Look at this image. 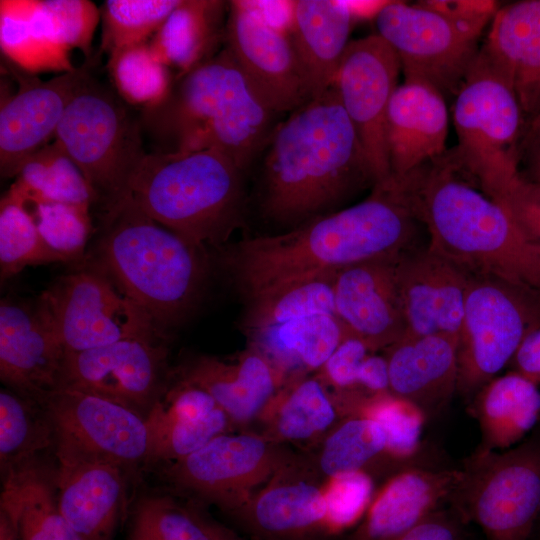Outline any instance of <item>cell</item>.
Returning <instances> with one entry per match:
<instances>
[{"label": "cell", "mask_w": 540, "mask_h": 540, "mask_svg": "<svg viewBox=\"0 0 540 540\" xmlns=\"http://www.w3.org/2000/svg\"><path fill=\"white\" fill-rule=\"evenodd\" d=\"M419 224L391 179L357 204L284 233L226 247L220 260L247 299L291 281L400 254L418 245Z\"/></svg>", "instance_id": "cell-1"}, {"label": "cell", "mask_w": 540, "mask_h": 540, "mask_svg": "<svg viewBox=\"0 0 540 540\" xmlns=\"http://www.w3.org/2000/svg\"><path fill=\"white\" fill-rule=\"evenodd\" d=\"M262 154L260 211L279 225L297 227L376 185L332 87L278 122Z\"/></svg>", "instance_id": "cell-2"}, {"label": "cell", "mask_w": 540, "mask_h": 540, "mask_svg": "<svg viewBox=\"0 0 540 540\" xmlns=\"http://www.w3.org/2000/svg\"><path fill=\"white\" fill-rule=\"evenodd\" d=\"M393 180L435 251L473 275L540 291V243L476 187L452 150Z\"/></svg>", "instance_id": "cell-3"}, {"label": "cell", "mask_w": 540, "mask_h": 540, "mask_svg": "<svg viewBox=\"0 0 540 540\" xmlns=\"http://www.w3.org/2000/svg\"><path fill=\"white\" fill-rule=\"evenodd\" d=\"M225 47L172 82L166 96L142 109L143 137L159 153L217 150L244 173L277 125Z\"/></svg>", "instance_id": "cell-4"}, {"label": "cell", "mask_w": 540, "mask_h": 540, "mask_svg": "<svg viewBox=\"0 0 540 540\" xmlns=\"http://www.w3.org/2000/svg\"><path fill=\"white\" fill-rule=\"evenodd\" d=\"M100 268L165 337L195 311L210 263L203 248L164 227L126 194L103 209Z\"/></svg>", "instance_id": "cell-5"}, {"label": "cell", "mask_w": 540, "mask_h": 540, "mask_svg": "<svg viewBox=\"0 0 540 540\" xmlns=\"http://www.w3.org/2000/svg\"><path fill=\"white\" fill-rule=\"evenodd\" d=\"M244 172L217 150L149 152L128 195L150 218L203 247L220 249L242 221Z\"/></svg>", "instance_id": "cell-6"}, {"label": "cell", "mask_w": 540, "mask_h": 540, "mask_svg": "<svg viewBox=\"0 0 540 540\" xmlns=\"http://www.w3.org/2000/svg\"><path fill=\"white\" fill-rule=\"evenodd\" d=\"M55 139L80 169L105 209L128 193L147 154L139 117L124 100L82 69Z\"/></svg>", "instance_id": "cell-7"}, {"label": "cell", "mask_w": 540, "mask_h": 540, "mask_svg": "<svg viewBox=\"0 0 540 540\" xmlns=\"http://www.w3.org/2000/svg\"><path fill=\"white\" fill-rule=\"evenodd\" d=\"M452 152L482 191L496 200L516 178L523 110L512 88L475 58L456 93Z\"/></svg>", "instance_id": "cell-8"}, {"label": "cell", "mask_w": 540, "mask_h": 540, "mask_svg": "<svg viewBox=\"0 0 540 540\" xmlns=\"http://www.w3.org/2000/svg\"><path fill=\"white\" fill-rule=\"evenodd\" d=\"M539 326V290L472 274L458 338L457 393L472 399L510 364L526 335Z\"/></svg>", "instance_id": "cell-9"}, {"label": "cell", "mask_w": 540, "mask_h": 540, "mask_svg": "<svg viewBox=\"0 0 540 540\" xmlns=\"http://www.w3.org/2000/svg\"><path fill=\"white\" fill-rule=\"evenodd\" d=\"M452 507L487 540H530L540 515V442L466 459Z\"/></svg>", "instance_id": "cell-10"}, {"label": "cell", "mask_w": 540, "mask_h": 540, "mask_svg": "<svg viewBox=\"0 0 540 540\" xmlns=\"http://www.w3.org/2000/svg\"><path fill=\"white\" fill-rule=\"evenodd\" d=\"M49 420L58 464L97 462L123 470L146 466L150 433L137 412L102 397L65 388L40 401Z\"/></svg>", "instance_id": "cell-11"}, {"label": "cell", "mask_w": 540, "mask_h": 540, "mask_svg": "<svg viewBox=\"0 0 540 540\" xmlns=\"http://www.w3.org/2000/svg\"><path fill=\"white\" fill-rule=\"evenodd\" d=\"M40 297L65 353L130 338L165 340L149 316L101 268L61 276Z\"/></svg>", "instance_id": "cell-12"}, {"label": "cell", "mask_w": 540, "mask_h": 540, "mask_svg": "<svg viewBox=\"0 0 540 540\" xmlns=\"http://www.w3.org/2000/svg\"><path fill=\"white\" fill-rule=\"evenodd\" d=\"M375 22L405 79L425 81L444 96L456 95L477 57V38L417 3L389 1Z\"/></svg>", "instance_id": "cell-13"}, {"label": "cell", "mask_w": 540, "mask_h": 540, "mask_svg": "<svg viewBox=\"0 0 540 540\" xmlns=\"http://www.w3.org/2000/svg\"><path fill=\"white\" fill-rule=\"evenodd\" d=\"M169 377L164 341L130 338L65 353L56 388L102 397L146 419L166 391Z\"/></svg>", "instance_id": "cell-14"}, {"label": "cell", "mask_w": 540, "mask_h": 540, "mask_svg": "<svg viewBox=\"0 0 540 540\" xmlns=\"http://www.w3.org/2000/svg\"><path fill=\"white\" fill-rule=\"evenodd\" d=\"M290 465L277 443L254 433L216 436L190 455L167 463L166 478L178 488L237 511Z\"/></svg>", "instance_id": "cell-15"}, {"label": "cell", "mask_w": 540, "mask_h": 540, "mask_svg": "<svg viewBox=\"0 0 540 540\" xmlns=\"http://www.w3.org/2000/svg\"><path fill=\"white\" fill-rule=\"evenodd\" d=\"M400 71L396 53L376 33L349 42L331 86L355 128L376 185L392 178L387 114Z\"/></svg>", "instance_id": "cell-16"}, {"label": "cell", "mask_w": 540, "mask_h": 540, "mask_svg": "<svg viewBox=\"0 0 540 540\" xmlns=\"http://www.w3.org/2000/svg\"><path fill=\"white\" fill-rule=\"evenodd\" d=\"M226 48L259 101L276 115L312 99L288 33L268 24L245 1L229 2Z\"/></svg>", "instance_id": "cell-17"}, {"label": "cell", "mask_w": 540, "mask_h": 540, "mask_svg": "<svg viewBox=\"0 0 540 540\" xmlns=\"http://www.w3.org/2000/svg\"><path fill=\"white\" fill-rule=\"evenodd\" d=\"M64 355L40 295L1 300L0 378L8 389L39 404L57 387Z\"/></svg>", "instance_id": "cell-18"}, {"label": "cell", "mask_w": 540, "mask_h": 540, "mask_svg": "<svg viewBox=\"0 0 540 540\" xmlns=\"http://www.w3.org/2000/svg\"><path fill=\"white\" fill-rule=\"evenodd\" d=\"M472 274L429 246H414L397 260L406 336L459 337Z\"/></svg>", "instance_id": "cell-19"}, {"label": "cell", "mask_w": 540, "mask_h": 540, "mask_svg": "<svg viewBox=\"0 0 540 540\" xmlns=\"http://www.w3.org/2000/svg\"><path fill=\"white\" fill-rule=\"evenodd\" d=\"M400 254L345 267L335 276V315L347 334L373 353L387 349L406 332L397 277Z\"/></svg>", "instance_id": "cell-20"}, {"label": "cell", "mask_w": 540, "mask_h": 540, "mask_svg": "<svg viewBox=\"0 0 540 540\" xmlns=\"http://www.w3.org/2000/svg\"><path fill=\"white\" fill-rule=\"evenodd\" d=\"M82 69L48 81L23 79L0 109V173L16 177L24 163L55 136Z\"/></svg>", "instance_id": "cell-21"}, {"label": "cell", "mask_w": 540, "mask_h": 540, "mask_svg": "<svg viewBox=\"0 0 540 540\" xmlns=\"http://www.w3.org/2000/svg\"><path fill=\"white\" fill-rule=\"evenodd\" d=\"M458 336L404 335L385 349L389 392L424 415L444 410L457 393Z\"/></svg>", "instance_id": "cell-22"}, {"label": "cell", "mask_w": 540, "mask_h": 540, "mask_svg": "<svg viewBox=\"0 0 540 540\" xmlns=\"http://www.w3.org/2000/svg\"><path fill=\"white\" fill-rule=\"evenodd\" d=\"M476 59L512 88L532 116L540 107V0L501 6Z\"/></svg>", "instance_id": "cell-23"}, {"label": "cell", "mask_w": 540, "mask_h": 540, "mask_svg": "<svg viewBox=\"0 0 540 540\" xmlns=\"http://www.w3.org/2000/svg\"><path fill=\"white\" fill-rule=\"evenodd\" d=\"M448 124L445 96L436 87L416 79L398 85L387 114L392 178L404 177L444 154Z\"/></svg>", "instance_id": "cell-24"}, {"label": "cell", "mask_w": 540, "mask_h": 540, "mask_svg": "<svg viewBox=\"0 0 540 540\" xmlns=\"http://www.w3.org/2000/svg\"><path fill=\"white\" fill-rule=\"evenodd\" d=\"M461 475V469L411 468L397 473L372 498L363 518L343 540L397 538L450 502Z\"/></svg>", "instance_id": "cell-25"}, {"label": "cell", "mask_w": 540, "mask_h": 540, "mask_svg": "<svg viewBox=\"0 0 540 540\" xmlns=\"http://www.w3.org/2000/svg\"><path fill=\"white\" fill-rule=\"evenodd\" d=\"M178 377L209 393L232 424H246L260 418L287 380L252 347L230 361L196 356L180 368Z\"/></svg>", "instance_id": "cell-26"}, {"label": "cell", "mask_w": 540, "mask_h": 540, "mask_svg": "<svg viewBox=\"0 0 540 540\" xmlns=\"http://www.w3.org/2000/svg\"><path fill=\"white\" fill-rule=\"evenodd\" d=\"M288 472L289 465L236 511L242 522L262 540L332 535L323 486Z\"/></svg>", "instance_id": "cell-27"}, {"label": "cell", "mask_w": 540, "mask_h": 540, "mask_svg": "<svg viewBox=\"0 0 540 540\" xmlns=\"http://www.w3.org/2000/svg\"><path fill=\"white\" fill-rule=\"evenodd\" d=\"M150 454L146 466L171 463L200 449L232 422L205 390L178 379L149 412Z\"/></svg>", "instance_id": "cell-28"}, {"label": "cell", "mask_w": 540, "mask_h": 540, "mask_svg": "<svg viewBox=\"0 0 540 540\" xmlns=\"http://www.w3.org/2000/svg\"><path fill=\"white\" fill-rule=\"evenodd\" d=\"M59 509L82 540H112L125 500V470L106 463L58 464Z\"/></svg>", "instance_id": "cell-29"}, {"label": "cell", "mask_w": 540, "mask_h": 540, "mask_svg": "<svg viewBox=\"0 0 540 540\" xmlns=\"http://www.w3.org/2000/svg\"><path fill=\"white\" fill-rule=\"evenodd\" d=\"M354 20L345 1L297 0L289 36L312 99L334 81Z\"/></svg>", "instance_id": "cell-30"}, {"label": "cell", "mask_w": 540, "mask_h": 540, "mask_svg": "<svg viewBox=\"0 0 540 540\" xmlns=\"http://www.w3.org/2000/svg\"><path fill=\"white\" fill-rule=\"evenodd\" d=\"M469 409L481 433L478 449H510L520 444L540 419L539 385L511 370L479 389Z\"/></svg>", "instance_id": "cell-31"}, {"label": "cell", "mask_w": 540, "mask_h": 540, "mask_svg": "<svg viewBox=\"0 0 540 540\" xmlns=\"http://www.w3.org/2000/svg\"><path fill=\"white\" fill-rule=\"evenodd\" d=\"M0 44L3 54L28 72L76 69L43 0L0 1Z\"/></svg>", "instance_id": "cell-32"}, {"label": "cell", "mask_w": 540, "mask_h": 540, "mask_svg": "<svg viewBox=\"0 0 540 540\" xmlns=\"http://www.w3.org/2000/svg\"><path fill=\"white\" fill-rule=\"evenodd\" d=\"M251 347L287 379L318 371L348 335L334 314H320L248 334Z\"/></svg>", "instance_id": "cell-33"}, {"label": "cell", "mask_w": 540, "mask_h": 540, "mask_svg": "<svg viewBox=\"0 0 540 540\" xmlns=\"http://www.w3.org/2000/svg\"><path fill=\"white\" fill-rule=\"evenodd\" d=\"M2 481L0 515L13 526L17 540H82L59 509L54 474L33 464Z\"/></svg>", "instance_id": "cell-34"}, {"label": "cell", "mask_w": 540, "mask_h": 540, "mask_svg": "<svg viewBox=\"0 0 540 540\" xmlns=\"http://www.w3.org/2000/svg\"><path fill=\"white\" fill-rule=\"evenodd\" d=\"M332 394L317 376L288 378L260 419L268 439L297 442L315 439L331 428L338 414Z\"/></svg>", "instance_id": "cell-35"}, {"label": "cell", "mask_w": 540, "mask_h": 540, "mask_svg": "<svg viewBox=\"0 0 540 540\" xmlns=\"http://www.w3.org/2000/svg\"><path fill=\"white\" fill-rule=\"evenodd\" d=\"M224 2L182 0L149 42L159 59L180 74L214 56Z\"/></svg>", "instance_id": "cell-36"}, {"label": "cell", "mask_w": 540, "mask_h": 540, "mask_svg": "<svg viewBox=\"0 0 540 540\" xmlns=\"http://www.w3.org/2000/svg\"><path fill=\"white\" fill-rule=\"evenodd\" d=\"M7 193L24 205L58 202L90 208L97 203L84 175L56 139L24 163Z\"/></svg>", "instance_id": "cell-37"}, {"label": "cell", "mask_w": 540, "mask_h": 540, "mask_svg": "<svg viewBox=\"0 0 540 540\" xmlns=\"http://www.w3.org/2000/svg\"><path fill=\"white\" fill-rule=\"evenodd\" d=\"M337 272L291 281L247 298L241 324L245 332L250 334L314 315H335Z\"/></svg>", "instance_id": "cell-38"}, {"label": "cell", "mask_w": 540, "mask_h": 540, "mask_svg": "<svg viewBox=\"0 0 540 540\" xmlns=\"http://www.w3.org/2000/svg\"><path fill=\"white\" fill-rule=\"evenodd\" d=\"M52 446V430L43 408L5 388L0 391V466L2 479L36 464V456Z\"/></svg>", "instance_id": "cell-39"}, {"label": "cell", "mask_w": 540, "mask_h": 540, "mask_svg": "<svg viewBox=\"0 0 540 540\" xmlns=\"http://www.w3.org/2000/svg\"><path fill=\"white\" fill-rule=\"evenodd\" d=\"M388 454V437L374 418L355 413L336 425L319 453L320 471L327 477L364 471L381 455ZM389 455V454H388Z\"/></svg>", "instance_id": "cell-40"}, {"label": "cell", "mask_w": 540, "mask_h": 540, "mask_svg": "<svg viewBox=\"0 0 540 540\" xmlns=\"http://www.w3.org/2000/svg\"><path fill=\"white\" fill-rule=\"evenodd\" d=\"M65 262L42 238L25 205L6 193L0 202L1 283L31 265Z\"/></svg>", "instance_id": "cell-41"}, {"label": "cell", "mask_w": 540, "mask_h": 540, "mask_svg": "<svg viewBox=\"0 0 540 540\" xmlns=\"http://www.w3.org/2000/svg\"><path fill=\"white\" fill-rule=\"evenodd\" d=\"M128 540H216L213 522L169 496L140 498L131 513Z\"/></svg>", "instance_id": "cell-42"}, {"label": "cell", "mask_w": 540, "mask_h": 540, "mask_svg": "<svg viewBox=\"0 0 540 540\" xmlns=\"http://www.w3.org/2000/svg\"><path fill=\"white\" fill-rule=\"evenodd\" d=\"M109 71L117 94L125 102L143 108L160 102L173 82L169 67L159 59L149 42L124 48L111 55Z\"/></svg>", "instance_id": "cell-43"}, {"label": "cell", "mask_w": 540, "mask_h": 540, "mask_svg": "<svg viewBox=\"0 0 540 540\" xmlns=\"http://www.w3.org/2000/svg\"><path fill=\"white\" fill-rule=\"evenodd\" d=\"M182 0H107L102 8V49L109 57L143 42L161 28Z\"/></svg>", "instance_id": "cell-44"}, {"label": "cell", "mask_w": 540, "mask_h": 540, "mask_svg": "<svg viewBox=\"0 0 540 540\" xmlns=\"http://www.w3.org/2000/svg\"><path fill=\"white\" fill-rule=\"evenodd\" d=\"M47 245L65 262L84 258L92 231L90 208L67 203L47 202L25 205Z\"/></svg>", "instance_id": "cell-45"}, {"label": "cell", "mask_w": 540, "mask_h": 540, "mask_svg": "<svg viewBox=\"0 0 540 540\" xmlns=\"http://www.w3.org/2000/svg\"><path fill=\"white\" fill-rule=\"evenodd\" d=\"M372 480L365 471L327 478L323 490L332 535L356 526L372 500Z\"/></svg>", "instance_id": "cell-46"}, {"label": "cell", "mask_w": 540, "mask_h": 540, "mask_svg": "<svg viewBox=\"0 0 540 540\" xmlns=\"http://www.w3.org/2000/svg\"><path fill=\"white\" fill-rule=\"evenodd\" d=\"M53 23L69 49L89 55L93 33L100 14L94 3L86 0H43Z\"/></svg>", "instance_id": "cell-47"}, {"label": "cell", "mask_w": 540, "mask_h": 540, "mask_svg": "<svg viewBox=\"0 0 540 540\" xmlns=\"http://www.w3.org/2000/svg\"><path fill=\"white\" fill-rule=\"evenodd\" d=\"M373 353L360 339L347 335L325 364L317 371V377L334 391L356 389L361 366Z\"/></svg>", "instance_id": "cell-48"}, {"label": "cell", "mask_w": 540, "mask_h": 540, "mask_svg": "<svg viewBox=\"0 0 540 540\" xmlns=\"http://www.w3.org/2000/svg\"><path fill=\"white\" fill-rule=\"evenodd\" d=\"M416 3L439 13L477 39L501 7L499 2L492 0H422Z\"/></svg>", "instance_id": "cell-49"}, {"label": "cell", "mask_w": 540, "mask_h": 540, "mask_svg": "<svg viewBox=\"0 0 540 540\" xmlns=\"http://www.w3.org/2000/svg\"><path fill=\"white\" fill-rule=\"evenodd\" d=\"M495 201L505 206L540 243V183L519 175Z\"/></svg>", "instance_id": "cell-50"}, {"label": "cell", "mask_w": 540, "mask_h": 540, "mask_svg": "<svg viewBox=\"0 0 540 540\" xmlns=\"http://www.w3.org/2000/svg\"><path fill=\"white\" fill-rule=\"evenodd\" d=\"M466 523L453 507L441 508L393 540H466Z\"/></svg>", "instance_id": "cell-51"}, {"label": "cell", "mask_w": 540, "mask_h": 540, "mask_svg": "<svg viewBox=\"0 0 540 540\" xmlns=\"http://www.w3.org/2000/svg\"><path fill=\"white\" fill-rule=\"evenodd\" d=\"M509 366L540 386V326L526 335Z\"/></svg>", "instance_id": "cell-52"}, {"label": "cell", "mask_w": 540, "mask_h": 540, "mask_svg": "<svg viewBox=\"0 0 540 540\" xmlns=\"http://www.w3.org/2000/svg\"><path fill=\"white\" fill-rule=\"evenodd\" d=\"M356 389L369 394L389 392L385 357L371 353L366 357L359 372Z\"/></svg>", "instance_id": "cell-53"}, {"label": "cell", "mask_w": 540, "mask_h": 540, "mask_svg": "<svg viewBox=\"0 0 540 540\" xmlns=\"http://www.w3.org/2000/svg\"><path fill=\"white\" fill-rule=\"evenodd\" d=\"M268 24L289 34L294 11V1H245Z\"/></svg>", "instance_id": "cell-54"}, {"label": "cell", "mask_w": 540, "mask_h": 540, "mask_svg": "<svg viewBox=\"0 0 540 540\" xmlns=\"http://www.w3.org/2000/svg\"><path fill=\"white\" fill-rule=\"evenodd\" d=\"M353 20L375 18L389 1H345Z\"/></svg>", "instance_id": "cell-55"}, {"label": "cell", "mask_w": 540, "mask_h": 540, "mask_svg": "<svg viewBox=\"0 0 540 540\" xmlns=\"http://www.w3.org/2000/svg\"><path fill=\"white\" fill-rule=\"evenodd\" d=\"M540 142V107L532 115L531 120L522 134L519 150L527 152Z\"/></svg>", "instance_id": "cell-56"}, {"label": "cell", "mask_w": 540, "mask_h": 540, "mask_svg": "<svg viewBox=\"0 0 540 540\" xmlns=\"http://www.w3.org/2000/svg\"><path fill=\"white\" fill-rule=\"evenodd\" d=\"M530 158L531 173L533 176L532 181L540 179V142L533 148L527 151Z\"/></svg>", "instance_id": "cell-57"}, {"label": "cell", "mask_w": 540, "mask_h": 540, "mask_svg": "<svg viewBox=\"0 0 540 540\" xmlns=\"http://www.w3.org/2000/svg\"><path fill=\"white\" fill-rule=\"evenodd\" d=\"M216 540H241L231 530L213 522Z\"/></svg>", "instance_id": "cell-58"}, {"label": "cell", "mask_w": 540, "mask_h": 540, "mask_svg": "<svg viewBox=\"0 0 540 540\" xmlns=\"http://www.w3.org/2000/svg\"><path fill=\"white\" fill-rule=\"evenodd\" d=\"M254 540H262V539L254 537Z\"/></svg>", "instance_id": "cell-59"}, {"label": "cell", "mask_w": 540, "mask_h": 540, "mask_svg": "<svg viewBox=\"0 0 540 540\" xmlns=\"http://www.w3.org/2000/svg\"><path fill=\"white\" fill-rule=\"evenodd\" d=\"M534 182H538V183H540V179H538V180H536V181H534Z\"/></svg>", "instance_id": "cell-60"}]
</instances>
